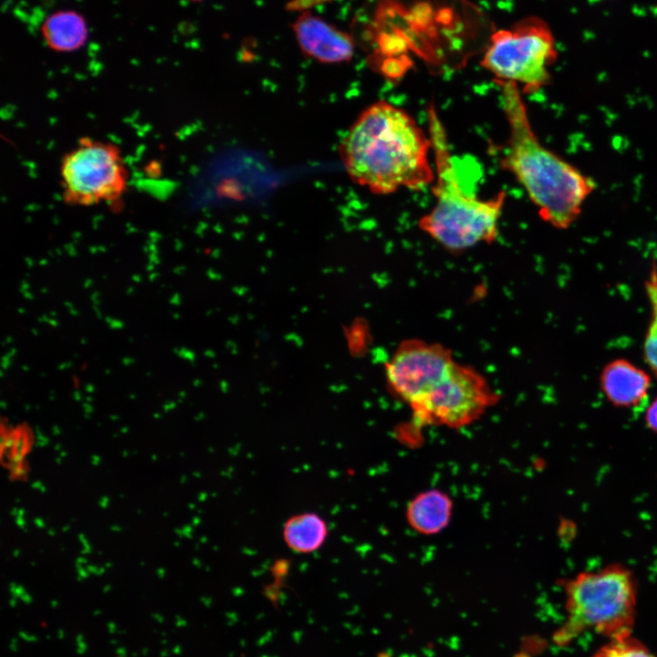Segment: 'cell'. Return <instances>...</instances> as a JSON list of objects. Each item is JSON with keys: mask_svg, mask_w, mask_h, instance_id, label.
Instances as JSON below:
<instances>
[{"mask_svg": "<svg viewBox=\"0 0 657 657\" xmlns=\"http://www.w3.org/2000/svg\"><path fill=\"white\" fill-rule=\"evenodd\" d=\"M567 619L554 635L564 646L592 630L613 639L631 634L635 621L637 583L633 572L620 563L582 571L564 582Z\"/></svg>", "mask_w": 657, "mask_h": 657, "instance_id": "4", "label": "cell"}, {"mask_svg": "<svg viewBox=\"0 0 657 657\" xmlns=\"http://www.w3.org/2000/svg\"><path fill=\"white\" fill-rule=\"evenodd\" d=\"M591 657H654L650 650L631 634L610 639Z\"/></svg>", "mask_w": 657, "mask_h": 657, "instance_id": "14", "label": "cell"}, {"mask_svg": "<svg viewBox=\"0 0 657 657\" xmlns=\"http://www.w3.org/2000/svg\"><path fill=\"white\" fill-rule=\"evenodd\" d=\"M600 382L602 392L612 405L631 408L646 399L651 377L631 361L617 359L604 366Z\"/></svg>", "mask_w": 657, "mask_h": 657, "instance_id": "10", "label": "cell"}, {"mask_svg": "<svg viewBox=\"0 0 657 657\" xmlns=\"http://www.w3.org/2000/svg\"><path fill=\"white\" fill-rule=\"evenodd\" d=\"M431 151L429 134L405 110L383 100L360 114L340 146L349 177L377 194L433 183Z\"/></svg>", "mask_w": 657, "mask_h": 657, "instance_id": "1", "label": "cell"}, {"mask_svg": "<svg viewBox=\"0 0 657 657\" xmlns=\"http://www.w3.org/2000/svg\"><path fill=\"white\" fill-rule=\"evenodd\" d=\"M427 120L435 172V203L420 218L419 228L451 252L494 242L506 192L485 200L467 194L457 180L447 133L433 103L427 109Z\"/></svg>", "mask_w": 657, "mask_h": 657, "instance_id": "3", "label": "cell"}, {"mask_svg": "<svg viewBox=\"0 0 657 657\" xmlns=\"http://www.w3.org/2000/svg\"><path fill=\"white\" fill-rule=\"evenodd\" d=\"M554 43L548 25L530 17L495 33L482 66L496 82L519 84L523 93L536 92L549 79L548 68L556 58Z\"/></svg>", "mask_w": 657, "mask_h": 657, "instance_id": "5", "label": "cell"}, {"mask_svg": "<svg viewBox=\"0 0 657 657\" xmlns=\"http://www.w3.org/2000/svg\"><path fill=\"white\" fill-rule=\"evenodd\" d=\"M454 362L452 351L440 343L406 339L386 363L387 383L412 407L446 376Z\"/></svg>", "mask_w": 657, "mask_h": 657, "instance_id": "8", "label": "cell"}, {"mask_svg": "<svg viewBox=\"0 0 657 657\" xmlns=\"http://www.w3.org/2000/svg\"><path fill=\"white\" fill-rule=\"evenodd\" d=\"M328 535V522L313 511L294 514L282 526V537L287 548L300 555L312 554L320 549Z\"/></svg>", "mask_w": 657, "mask_h": 657, "instance_id": "11", "label": "cell"}, {"mask_svg": "<svg viewBox=\"0 0 657 657\" xmlns=\"http://www.w3.org/2000/svg\"><path fill=\"white\" fill-rule=\"evenodd\" d=\"M496 402L487 381L456 361L446 376L411 409L422 423L461 428L477 420Z\"/></svg>", "mask_w": 657, "mask_h": 657, "instance_id": "7", "label": "cell"}, {"mask_svg": "<svg viewBox=\"0 0 657 657\" xmlns=\"http://www.w3.org/2000/svg\"><path fill=\"white\" fill-rule=\"evenodd\" d=\"M496 83L501 87L508 126L502 167L524 187L544 221L558 229L568 228L581 213L594 182L540 143L518 86Z\"/></svg>", "mask_w": 657, "mask_h": 657, "instance_id": "2", "label": "cell"}, {"mask_svg": "<svg viewBox=\"0 0 657 657\" xmlns=\"http://www.w3.org/2000/svg\"><path fill=\"white\" fill-rule=\"evenodd\" d=\"M653 310L643 343V357L652 374L657 378V289L650 288Z\"/></svg>", "mask_w": 657, "mask_h": 657, "instance_id": "15", "label": "cell"}, {"mask_svg": "<svg viewBox=\"0 0 657 657\" xmlns=\"http://www.w3.org/2000/svg\"><path fill=\"white\" fill-rule=\"evenodd\" d=\"M186 1H189V2H201V1H204V0H186Z\"/></svg>", "mask_w": 657, "mask_h": 657, "instance_id": "18", "label": "cell"}, {"mask_svg": "<svg viewBox=\"0 0 657 657\" xmlns=\"http://www.w3.org/2000/svg\"><path fill=\"white\" fill-rule=\"evenodd\" d=\"M330 1L332 0H290L287 3L286 9L291 12L301 13Z\"/></svg>", "mask_w": 657, "mask_h": 657, "instance_id": "16", "label": "cell"}, {"mask_svg": "<svg viewBox=\"0 0 657 657\" xmlns=\"http://www.w3.org/2000/svg\"><path fill=\"white\" fill-rule=\"evenodd\" d=\"M62 198L67 204L115 203L124 194L128 171L117 145L81 138L60 163Z\"/></svg>", "mask_w": 657, "mask_h": 657, "instance_id": "6", "label": "cell"}, {"mask_svg": "<svg viewBox=\"0 0 657 657\" xmlns=\"http://www.w3.org/2000/svg\"><path fill=\"white\" fill-rule=\"evenodd\" d=\"M645 425L657 433V397L652 402L644 414Z\"/></svg>", "mask_w": 657, "mask_h": 657, "instance_id": "17", "label": "cell"}, {"mask_svg": "<svg viewBox=\"0 0 657 657\" xmlns=\"http://www.w3.org/2000/svg\"><path fill=\"white\" fill-rule=\"evenodd\" d=\"M301 51L322 63L349 61L355 50L353 37L309 10L301 15L292 25Z\"/></svg>", "mask_w": 657, "mask_h": 657, "instance_id": "9", "label": "cell"}, {"mask_svg": "<svg viewBox=\"0 0 657 657\" xmlns=\"http://www.w3.org/2000/svg\"><path fill=\"white\" fill-rule=\"evenodd\" d=\"M453 503L444 493L433 489L414 497L407 508L409 524L422 534H435L447 526Z\"/></svg>", "mask_w": 657, "mask_h": 657, "instance_id": "13", "label": "cell"}, {"mask_svg": "<svg viewBox=\"0 0 657 657\" xmlns=\"http://www.w3.org/2000/svg\"><path fill=\"white\" fill-rule=\"evenodd\" d=\"M46 45L57 52H72L81 48L89 37V28L82 15L74 10H59L46 17L41 26Z\"/></svg>", "mask_w": 657, "mask_h": 657, "instance_id": "12", "label": "cell"}]
</instances>
